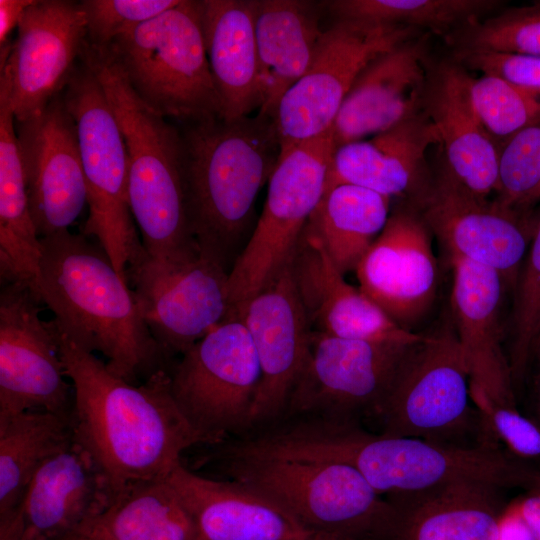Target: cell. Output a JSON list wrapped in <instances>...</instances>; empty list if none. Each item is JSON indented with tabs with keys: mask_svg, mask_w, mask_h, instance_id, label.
<instances>
[{
	"mask_svg": "<svg viewBox=\"0 0 540 540\" xmlns=\"http://www.w3.org/2000/svg\"><path fill=\"white\" fill-rule=\"evenodd\" d=\"M54 328L73 387V438L100 469L113 500L138 482L167 477L186 450L203 445L172 396L168 369L141 384L128 382Z\"/></svg>",
	"mask_w": 540,
	"mask_h": 540,
	"instance_id": "1",
	"label": "cell"
},
{
	"mask_svg": "<svg viewBox=\"0 0 540 540\" xmlns=\"http://www.w3.org/2000/svg\"><path fill=\"white\" fill-rule=\"evenodd\" d=\"M41 253L32 292L59 332L128 382L167 369L128 280L98 244L67 230L41 238Z\"/></svg>",
	"mask_w": 540,
	"mask_h": 540,
	"instance_id": "2",
	"label": "cell"
},
{
	"mask_svg": "<svg viewBox=\"0 0 540 540\" xmlns=\"http://www.w3.org/2000/svg\"><path fill=\"white\" fill-rule=\"evenodd\" d=\"M289 454L355 468L380 495L411 494L457 484L503 490L540 487V473L496 444H440L365 430L356 422L304 417L282 437Z\"/></svg>",
	"mask_w": 540,
	"mask_h": 540,
	"instance_id": "3",
	"label": "cell"
},
{
	"mask_svg": "<svg viewBox=\"0 0 540 540\" xmlns=\"http://www.w3.org/2000/svg\"><path fill=\"white\" fill-rule=\"evenodd\" d=\"M180 132L191 236L229 273L252 234L257 195L280 157L273 119L219 117L181 125Z\"/></svg>",
	"mask_w": 540,
	"mask_h": 540,
	"instance_id": "4",
	"label": "cell"
},
{
	"mask_svg": "<svg viewBox=\"0 0 540 540\" xmlns=\"http://www.w3.org/2000/svg\"><path fill=\"white\" fill-rule=\"evenodd\" d=\"M207 446L201 467L256 490L310 531L335 540H389L395 508L355 468L264 452L235 438Z\"/></svg>",
	"mask_w": 540,
	"mask_h": 540,
	"instance_id": "5",
	"label": "cell"
},
{
	"mask_svg": "<svg viewBox=\"0 0 540 540\" xmlns=\"http://www.w3.org/2000/svg\"><path fill=\"white\" fill-rule=\"evenodd\" d=\"M80 59L101 84L125 141L129 206L144 253L169 262L196 252L187 219L180 128L138 96L107 48L86 41Z\"/></svg>",
	"mask_w": 540,
	"mask_h": 540,
	"instance_id": "6",
	"label": "cell"
},
{
	"mask_svg": "<svg viewBox=\"0 0 540 540\" xmlns=\"http://www.w3.org/2000/svg\"><path fill=\"white\" fill-rule=\"evenodd\" d=\"M105 48L138 96L165 118L181 125L222 118L198 1L180 0Z\"/></svg>",
	"mask_w": 540,
	"mask_h": 540,
	"instance_id": "7",
	"label": "cell"
},
{
	"mask_svg": "<svg viewBox=\"0 0 540 540\" xmlns=\"http://www.w3.org/2000/svg\"><path fill=\"white\" fill-rule=\"evenodd\" d=\"M371 419L384 435L456 446L489 443L454 327L409 348Z\"/></svg>",
	"mask_w": 540,
	"mask_h": 540,
	"instance_id": "8",
	"label": "cell"
},
{
	"mask_svg": "<svg viewBox=\"0 0 540 540\" xmlns=\"http://www.w3.org/2000/svg\"><path fill=\"white\" fill-rule=\"evenodd\" d=\"M334 150L331 129L280 153L261 216L228 274L226 320L238 319L249 300L291 261L325 193Z\"/></svg>",
	"mask_w": 540,
	"mask_h": 540,
	"instance_id": "9",
	"label": "cell"
},
{
	"mask_svg": "<svg viewBox=\"0 0 540 540\" xmlns=\"http://www.w3.org/2000/svg\"><path fill=\"white\" fill-rule=\"evenodd\" d=\"M76 127L89 214L82 234L96 239L127 280L142 252L128 198V157L121 129L93 71L80 59L62 91Z\"/></svg>",
	"mask_w": 540,
	"mask_h": 540,
	"instance_id": "10",
	"label": "cell"
},
{
	"mask_svg": "<svg viewBox=\"0 0 540 540\" xmlns=\"http://www.w3.org/2000/svg\"><path fill=\"white\" fill-rule=\"evenodd\" d=\"M168 371L172 396L203 445L250 433L261 368L243 321L225 320Z\"/></svg>",
	"mask_w": 540,
	"mask_h": 540,
	"instance_id": "11",
	"label": "cell"
},
{
	"mask_svg": "<svg viewBox=\"0 0 540 540\" xmlns=\"http://www.w3.org/2000/svg\"><path fill=\"white\" fill-rule=\"evenodd\" d=\"M424 33L400 25L336 20L323 32L307 72L275 110L281 152L330 131L360 72L379 55Z\"/></svg>",
	"mask_w": 540,
	"mask_h": 540,
	"instance_id": "12",
	"label": "cell"
},
{
	"mask_svg": "<svg viewBox=\"0 0 540 540\" xmlns=\"http://www.w3.org/2000/svg\"><path fill=\"white\" fill-rule=\"evenodd\" d=\"M418 342L350 339L312 330L304 368L282 418L360 424L372 418L405 354Z\"/></svg>",
	"mask_w": 540,
	"mask_h": 540,
	"instance_id": "13",
	"label": "cell"
},
{
	"mask_svg": "<svg viewBox=\"0 0 540 540\" xmlns=\"http://www.w3.org/2000/svg\"><path fill=\"white\" fill-rule=\"evenodd\" d=\"M228 274L200 251L160 262L143 250L129 264L128 283L165 359L182 355L227 319Z\"/></svg>",
	"mask_w": 540,
	"mask_h": 540,
	"instance_id": "14",
	"label": "cell"
},
{
	"mask_svg": "<svg viewBox=\"0 0 540 540\" xmlns=\"http://www.w3.org/2000/svg\"><path fill=\"white\" fill-rule=\"evenodd\" d=\"M40 300L26 286L2 285L0 294V422L29 411L70 421L73 387L56 330L40 317Z\"/></svg>",
	"mask_w": 540,
	"mask_h": 540,
	"instance_id": "15",
	"label": "cell"
},
{
	"mask_svg": "<svg viewBox=\"0 0 540 540\" xmlns=\"http://www.w3.org/2000/svg\"><path fill=\"white\" fill-rule=\"evenodd\" d=\"M86 40L80 2L34 0L26 8L0 66V90L8 96L16 122L36 116L62 93Z\"/></svg>",
	"mask_w": 540,
	"mask_h": 540,
	"instance_id": "16",
	"label": "cell"
},
{
	"mask_svg": "<svg viewBox=\"0 0 540 540\" xmlns=\"http://www.w3.org/2000/svg\"><path fill=\"white\" fill-rule=\"evenodd\" d=\"M408 203L420 213L450 258L490 267L504 282L515 285L528 242L514 211L462 184L441 152L436 156L430 184Z\"/></svg>",
	"mask_w": 540,
	"mask_h": 540,
	"instance_id": "17",
	"label": "cell"
},
{
	"mask_svg": "<svg viewBox=\"0 0 540 540\" xmlns=\"http://www.w3.org/2000/svg\"><path fill=\"white\" fill-rule=\"evenodd\" d=\"M15 127L39 237L69 230L88 204L76 127L62 93Z\"/></svg>",
	"mask_w": 540,
	"mask_h": 540,
	"instance_id": "18",
	"label": "cell"
},
{
	"mask_svg": "<svg viewBox=\"0 0 540 540\" xmlns=\"http://www.w3.org/2000/svg\"><path fill=\"white\" fill-rule=\"evenodd\" d=\"M238 319L250 333L261 368L251 433L284 416L309 351L312 329L296 288L291 261L249 300Z\"/></svg>",
	"mask_w": 540,
	"mask_h": 540,
	"instance_id": "19",
	"label": "cell"
},
{
	"mask_svg": "<svg viewBox=\"0 0 540 540\" xmlns=\"http://www.w3.org/2000/svg\"><path fill=\"white\" fill-rule=\"evenodd\" d=\"M355 272L362 293L402 328L410 330L428 311L438 267L431 232L411 204L393 210Z\"/></svg>",
	"mask_w": 540,
	"mask_h": 540,
	"instance_id": "20",
	"label": "cell"
},
{
	"mask_svg": "<svg viewBox=\"0 0 540 540\" xmlns=\"http://www.w3.org/2000/svg\"><path fill=\"white\" fill-rule=\"evenodd\" d=\"M113 501L91 456L74 440L37 470L0 540H61Z\"/></svg>",
	"mask_w": 540,
	"mask_h": 540,
	"instance_id": "21",
	"label": "cell"
},
{
	"mask_svg": "<svg viewBox=\"0 0 540 540\" xmlns=\"http://www.w3.org/2000/svg\"><path fill=\"white\" fill-rule=\"evenodd\" d=\"M428 32L373 59L357 76L332 126L335 148L377 135L424 111Z\"/></svg>",
	"mask_w": 540,
	"mask_h": 540,
	"instance_id": "22",
	"label": "cell"
},
{
	"mask_svg": "<svg viewBox=\"0 0 540 540\" xmlns=\"http://www.w3.org/2000/svg\"><path fill=\"white\" fill-rule=\"evenodd\" d=\"M168 479L193 521L195 540H335L238 481L201 475L182 462Z\"/></svg>",
	"mask_w": 540,
	"mask_h": 540,
	"instance_id": "23",
	"label": "cell"
},
{
	"mask_svg": "<svg viewBox=\"0 0 540 540\" xmlns=\"http://www.w3.org/2000/svg\"><path fill=\"white\" fill-rule=\"evenodd\" d=\"M291 268L313 331L361 340L418 342L424 335L402 328L336 267L314 230L306 225Z\"/></svg>",
	"mask_w": 540,
	"mask_h": 540,
	"instance_id": "24",
	"label": "cell"
},
{
	"mask_svg": "<svg viewBox=\"0 0 540 540\" xmlns=\"http://www.w3.org/2000/svg\"><path fill=\"white\" fill-rule=\"evenodd\" d=\"M451 313L470 375V391L502 405H515L509 360L502 346L500 313L504 280L494 269L451 258Z\"/></svg>",
	"mask_w": 540,
	"mask_h": 540,
	"instance_id": "25",
	"label": "cell"
},
{
	"mask_svg": "<svg viewBox=\"0 0 540 540\" xmlns=\"http://www.w3.org/2000/svg\"><path fill=\"white\" fill-rule=\"evenodd\" d=\"M439 144L437 130L427 112L373 136L335 148L325 192L340 184H352L409 201L430 184L433 168L428 153Z\"/></svg>",
	"mask_w": 540,
	"mask_h": 540,
	"instance_id": "26",
	"label": "cell"
},
{
	"mask_svg": "<svg viewBox=\"0 0 540 540\" xmlns=\"http://www.w3.org/2000/svg\"><path fill=\"white\" fill-rule=\"evenodd\" d=\"M470 79L452 57L430 63L424 108L448 168L471 191L488 197L498 185L499 149L475 110Z\"/></svg>",
	"mask_w": 540,
	"mask_h": 540,
	"instance_id": "27",
	"label": "cell"
},
{
	"mask_svg": "<svg viewBox=\"0 0 540 540\" xmlns=\"http://www.w3.org/2000/svg\"><path fill=\"white\" fill-rule=\"evenodd\" d=\"M198 2L222 118L250 116L264 102L255 30L258 0Z\"/></svg>",
	"mask_w": 540,
	"mask_h": 540,
	"instance_id": "28",
	"label": "cell"
},
{
	"mask_svg": "<svg viewBox=\"0 0 540 540\" xmlns=\"http://www.w3.org/2000/svg\"><path fill=\"white\" fill-rule=\"evenodd\" d=\"M503 489L483 484L384 496L395 508L389 540H496Z\"/></svg>",
	"mask_w": 540,
	"mask_h": 540,
	"instance_id": "29",
	"label": "cell"
},
{
	"mask_svg": "<svg viewBox=\"0 0 540 540\" xmlns=\"http://www.w3.org/2000/svg\"><path fill=\"white\" fill-rule=\"evenodd\" d=\"M256 41L264 102L273 119L283 95L307 72L324 31L317 5L300 0H258Z\"/></svg>",
	"mask_w": 540,
	"mask_h": 540,
	"instance_id": "30",
	"label": "cell"
},
{
	"mask_svg": "<svg viewBox=\"0 0 540 540\" xmlns=\"http://www.w3.org/2000/svg\"><path fill=\"white\" fill-rule=\"evenodd\" d=\"M61 540H195V528L167 476L130 486Z\"/></svg>",
	"mask_w": 540,
	"mask_h": 540,
	"instance_id": "31",
	"label": "cell"
},
{
	"mask_svg": "<svg viewBox=\"0 0 540 540\" xmlns=\"http://www.w3.org/2000/svg\"><path fill=\"white\" fill-rule=\"evenodd\" d=\"M8 97L0 93V277L33 291L41 259Z\"/></svg>",
	"mask_w": 540,
	"mask_h": 540,
	"instance_id": "32",
	"label": "cell"
},
{
	"mask_svg": "<svg viewBox=\"0 0 540 540\" xmlns=\"http://www.w3.org/2000/svg\"><path fill=\"white\" fill-rule=\"evenodd\" d=\"M390 200L352 184H340L324 193L308 225L343 275L355 271L385 227Z\"/></svg>",
	"mask_w": 540,
	"mask_h": 540,
	"instance_id": "33",
	"label": "cell"
},
{
	"mask_svg": "<svg viewBox=\"0 0 540 540\" xmlns=\"http://www.w3.org/2000/svg\"><path fill=\"white\" fill-rule=\"evenodd\" d=\"M73 440L69 420L29 411L0 422V522L18 508L37 470Z\"/></svg>",
	"mask_w": 540,
	"mask_h": 540,
	"instance_id": "34",
	"label": "cell"
},
{
	"mask_svg": "<svg viewBox=\"0 0 540 540\" xmlns=\"http://www.w3.org/2000/svg\"><path fill=\"white\" fill-rule=\"evenodd\" d=\"M497 0H334L326 1L336 20L400 25L446 36L465 24L486 18Z\"/></svg>",
	"mask_w": 540,
	"mask_h": 540,
	"instance_id": "35",
	"label": "cell"
},
{
	"mask_svg": "<svg viewBox=\"0 0 540 540\" xmlns=\"http://www.w3.org/2000/svg\"><path fill=\"white\" fill-rule=\"evenodd\" d=\"M455 52H496L540 57V2L511 7L471 21L444 36Z\"/></svg>",
	"mask_w": 540,
	"mask_h": 540,
	"instance_id": "36",
	"label": "cell"
},
{
	"mask_svg": "<svg viewBox=\"0 0 540 540\" xmlns=\"http://www.w3.org/2000/svg\"><path fill=\"white\" fill-rule=\"evenodd\" d=\"M475 110L498 149L523 128L540 121V92L481 74L470 79Z\"/></svg>",
	"mask_w": 540,
	"mask_h": 540,
	"instance_id": "37",
	"label": "cell"
},
{
	"mask_svg": "<svg viewBox=\"0 0 540 540\" xmlns=\"http://www.w3.org/2000/svg\"><path fill=\"white\" fill-rule=\"evenodd\" d=\"M540 185V121L513 135L499 150L496 202L513 210Z\"/></svg>",
	"mask_w": 540,
	"mask_h": 540,
	"instance_id": "38",
	"label": "cell"
},
{
	"mask_svg": "<svg viewBox=\"0 0 540 540\" xmlns=\"http://www.w3.org/2000/svg\"><path fill=\"white\" fill-rule=\"evenodd\" d=\"M540 334V223L521 276L513 322L509 366L513 383L523 376Z\"/></svg>",
	"mask_w": 540,
	"mask_h": 540,
	"instance_id": "39",
	"label": "cell"
},
{
	"mask_svg": "<svg viewBox=\"0 0 540 540\" xmlns=\"http://www.w3.org/2000/svg\"><path fill=\"white\" fill-rule=\"evenodd\" d=\"M180 0H83L87 41L106 47L138 25L176 6Z\"/></svg>",
	"mask_w": 540,
	"mask_h": 540,
	"instance_id": "40",
	"label": "cell"
},
{
	"mask_svg": "<svg viewBox=\"0 0 540 540\" xmlns=\"http://www.w3.org/2000/svg\"><path fill=\"white\" fill-rule=\"evenodd\" d=\"M470 396L490 442L502 444L506 452L523 462L540 458V426L516 406L492 402L477 392L470 391Z\"/></svg>",
	"mask_w": 540,
	"mask_h": 540,
	"instance_id": "41",
	"label": "cell"
},
{
	"mask_svg": "<svg viewBox=\"0 0 540 540\" xmlns=\"http://www.w3.org/2000/svg\"><path fill=\"white\" fill-rule=\"evenodd\" d=\"M467 70L500 77L519 87L540 92V57L496 52H455L451 56Z\"/></svg>",
	"mask_w": 540,
	"mask_h": 540,
	"instance_id": "42",
	"label": "cell"
},
{
	"mask_svg": "<svg viewBox=\"0 0 540 540\" xmlns=\"http://www.w3.org/2000/svg\"><path fill=\"white\" fill-rule=\"evenodd\" d=\"M34 0H0V66L8 58L12 42L9 36L17 28L23 12Z\"/></svg>",
	"mask_w": 540,
	"mask_h": 540,
	"instance_id": "43",
	"label": "cell"
},
{
	"mask_svg": "<svg viewBox=\"0 0 540 540\" xmlns=\"http://www.w3.org/2000/svg\"><path fill=\"white\" fill-rule=\"evenodd\" d=\"M496 540H535L515 500L506 504L500 514Z\"/></svg>",
	"mask_w": 540,
	"mask_h": 540,
	"instance_id": "44",
	"label": "cell"
},
{
	"mask_svg": "<svg viewBox=\"0 0 540 540\" xmlns=\"http://www.w3.org/2000/svg\"><path fill=\"white\" fill-rule=\"evenodd\" d=\"M520 513L532 530L535 540H540V487L527 496L515 500Z\"/></svg>",
	"mask_w": 540,
	"mask_h": 540,
	"instance_id": "45",
	"label": "cell"
},
{
	"mask_svg": "<svg viewBox=\"0 0 540 540\" xmlns=\"http://www.w3.org/2000/svg\"><path fill=\"white\" fill-rule=\"evenodd\" d=\"M537 200H540V185L526 198L523 205L531 204Z\"/></svg>",
	"mask_w": 540,
	"mask_h": 540,
	"instance_id": "46",
	"label": "cell"
},
{
	"mask_svg": "<svg viewBox=\"0 0 540 540\" xmlns=\"http://www.w3.org/2000/svg\"><path fill=\"white\" fill-rule=\"evenodd\" d=\"M537 346V349H538V353H539V357H540V334L539 336L537 337L535 343H534V346Z\"/></svg>",
	"mask_w": 540,
	"mask_h": 540,
	"instance_id": "47",
	"label": "cell"
},
{
	"mask_svg": "<svg viewBox=\"0 0 540 540\" xmlns=\"http://www.w3.org/2000/svg\"><path fill=\"white\" fill-rule=\"evenodd\" d=\"M538 414L540 418V388H539V393H538Z\"/></svg>",
	"mask_w": 540,
	"mask_h": 540,
	"instance_id": "48",
	"label": "cell"
}]
</instances>
